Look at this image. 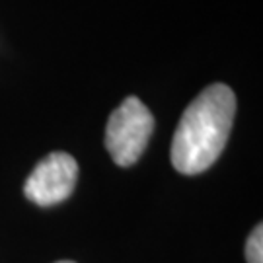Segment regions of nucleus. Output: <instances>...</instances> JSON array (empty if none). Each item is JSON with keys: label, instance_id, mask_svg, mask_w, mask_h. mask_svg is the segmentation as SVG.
<instances>
[{"label": "nucleus", "instance_id": "20e7f679", "mask_svg": "<svg viewBox=\"0 0 263 263\" xmlns=\"http://www.w3.org/2000/svg\"><path fill=\"white\" fill-rule=\"evenodd\" d=\"M246 259L248 263H263V228L257 224L246 242Z\"/></svg>", "mask_w": 263, "mask_h": 263}, {"label": "nucleus", "instance_id": "7ed1b4c3", "mask_svg": "<svg viewBox=\"0 0 263 263\" xmlns=\"http://www.w3.org/2000/svg\"><path fill=\"white\" fill-rule=\"evenodd\" d=\"M78 178V164L66 152H51L29 174L24 185L26 197L41 207H51L70 197Z\"/></svg>", "mask_w": 263, "mask_h": 263}, {"label": "nucleus", "instance_id": "39448f33", "mask_svg": "<svg viewBox=\"0 0 263 263\" xmlns=\"http://www.w3.org/2000/svg\"><path fill=\"white\" fill-rule=\"evenodd\" d=\"M59 263H74V261H59Z\"/></svg>", "mask_w": 263, "mask_h": 263}, {"label": "nucleus", "instance_id": "f257e3e1", "mask_svg": "<svg viewBox=\"0 0 263 263\" xmlns=\"http://www.w3.org/2000/svg\"><path fill=\"white\" fill-rule=\"evenodd\" d=\"M236 96L224 84H213L187 105L172 141V164L179 174L209 170L224 151L234 123Z\"/></svg>", "mask_w": 263, "mask_h": 263}, {"label": "nucleus", "instance_id": "f03ea898", "mask_svg": "<svg viewBox=\"0 0 263 263\" xmlns=\"http://www.w3.org/2000/svg\"><path fill=\"white\" fill-rule=\"evenodd\" d=\"M154 131V117L139 98L129 96L115 107L105 127V148L117 166H133L141 158Z\"/></svg>", "mask_w": 263, "mask_h": 263}]
</instances>
